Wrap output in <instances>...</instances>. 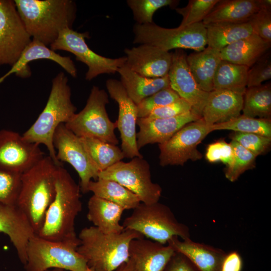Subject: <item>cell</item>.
<instances>
[{"label":"cell","instance_id":"5","mask_svg":"<svg viewBox=\"0 0 271 271\" xmlns=\"http://www.w3.org/2000/svg\"><path fill=\"white\" fill-rule=\"evenodd\" d=\"M142 237L141 234L131 230L105 234L92 226L80 232L77 250L92 271H115L129 259L130 242Z\"/></svg>","mask_w":271,"mask_h":271},{"label":"cell","instance_id":"40","mask_svg":"<svg viewBox=\"0 0 271 271\" xmlns=\"http://www.w3.org/2000/svg\"><path fill=\"white\" fill-rule=\"evenodd\" d=\"M180 97L170 86L146 98L137 105L138 118L147 117L154 109L171 103Z\"/></svg>","mask_w":271,"mask_h":271},{"label":"cell","instance_id":"3","mask_svg":"<svg viewBox=\"0 0 271 271\" xmlns=\"http://www.w3.org/2000/svg\"><path fill=\"white\" fill-rule=\"evenodd\" d=\"M50 157L45 156L22 174L16 205L25 214L36 235L55 194L58 167Z\"/></svg>","mask_w":271,"mask_h":271},{"label":"cell","instance_id":"31","mask_svg":"<svg viewBox=\"0 0 271 271\" xmlns=\"http://www.w3.org/2000/svg\"><path fill=\"white\" fill-rule=\"evenodd\" d=\"M88 192L113 202L124 210L133 209L141 203L139 197L118 182L111 180L97 179L90 182Z\"/></svg>","mask_w":271,"mask_h":271},{"label":"cell","instance_id":"30","mask_svg":"<svg viewBox=\"0 0 271 271\" xmlns=\"http://www.w3.org/2000/svg\"><path fill=\"white\" fill-rule=\"evenodd\" d=\"M205 26L208 47L219 51L235 41L254 34L248 21L217 23Z\"/></svg>","mask_w":271,"mask_h":271},{"label":"cell","instance_id":"10","mask_svg":"<svg viewBox=\"0 0 271 271\" xmlns=\"http://www.w3.org/2000/svg\"><path fill=\"white\" fill-rule=\"evenodd\" d=\"M98 178L118 182L145 204L159 202L161 196L162 188L152 182L150 165L144 157H134L128 162L121 161L99 172Z\"/></svg>","mask_w":271,"mask_h":271},{"label":"cell","instance_id":"4","mask_svg":"<svg viewBox=\"0 0 271 271\" xmlns=\"http://www.w3.org/2000/svg\"><path fill=\"white\" fill-rule=\"evenodd\" d=\"M68 78L61 72L52 80L46 104L34 123L22 135L27 141L46 147L49 156L56 165L62 166L56 158L53 144L54 134L58 126L67 123L76 113L71 101V91Z\"/></svg>","mask_w":271,"mask_h":271},{"label":"cell","instance_id":"32","mask_svg":"<svg viewBox=\"0 0 271 271\" xmlns=\"http://www.w3.org/2000/svg\"><path fill=\"white\" fill-rule=\"evenodd\" d=\"M249 68L221 60L213 80V90H227L242 94L247 87Z\"/></svg>","mask_w":271,"mask_h":271},{"label":"cell","instance_id":"16","mask_svg":"<svg viewBox=\"0 0 271 271\" xmlns=\"http://www.w3.org/2000/svg\"><path fill=\"white\" fill-rule=\"evenodd\" d=\"M40 145L26 140L19 133L0 130V167L22 174L45 157Z\"/></svg>","mask_w":271,"mask_h":271},{"label":"cell","instance_id":"21","mask_svg":"<svg viewBox=\"0 0 271 271\" xmlns=\"http://www.w3.org/2000/svg\"><path fill=\"white\" fill-rule=\"evenodd\" d=\"M175 252L168 244L144 237L133 239L129 247V257L136 271H164Z\"/></svg>","mask_w":271,"mask_h":271},{"label":"cell","instance_id":"48","mask_svg":"<svg viewBox=\"0 0 271 271\" xmlns=\"http://www.w3.org/2000/svg\"><path fill=\"white\" fill-rule=\"evenodd\" d=\"M115 271H136L133 260L129 257V259L120 266Z\"/></svg>","mask_w":271,"mask_h":271},{"label":"cell","instance_id":"37","mask_svg":"<svg viewBox=\"0 0 271 271\" xmlns=\"http://www.w3.org/2000/svg\"><path fill=\"white\" fill-rule=\"evenodd\" d=\"M172 0H128L126 3L131 10L137 24L145 25L153 23V17L159 9L176 4Z\"/></svg>","mask_w":271,"mask_h":271},{"label":"cell","instance_id":"27","mask_svg":"<svg viewBox=\"0 0 271 271\" xmlns=\"http://www.w3.org/2000/svg\"><path fill=\"white\" fill-rule=\"evenodd\" d=\"M260 10L258 0H219L202 23H243Z\"/></svg>","mask_w":271,"mask_h":271},{"label":"cell","instance_id":"11","mask_svg":"<svg viewBox=\"0 0 271 271\" xmlns=\"http://www.w3.org/2000/svg\"><path fill=\"white\" fill-rule=\"evenodd\" d=\"M88 33H79L72 28L62 30L55 41L50 46L53 51L63 50L72 53L78 61L86 64L88 71L85 75L87 80H91L103 74H114L123 66L126 57L110 58L101 56L90 49L85 42L89 38Z\"/></svg>","mask_w":271,"mask_h":271},{"label":"cell","instance_id":"14","mask_svg":"<svg viewBox=\"0 0 271 271\" xmlns=\"http://www.w3.org/2000/svg\"><path fill=\"white\" fill-rule=\"evenodd\" d=\"M31 41L14 1L0 0V66L15 65Z\"/></svg>","mask_w":271,"mask_h":271},{"label":"cell","instance_id":"49","mask_svg":"<svg viewBox=\"0 0 271 271\" xmlns=\"http://www.w3.org/2000/svg\"><path fill=\"white\" fill-rule=\"evenodd\" d=\"M47 271H68L63 269H60V268H53V269H50L49 270H47Z\"/></svg>","mask_w":271,"mask_h":271},{"label":"cell","instance_id":"20","mask_svg":"<svg viewBox=\"0 0 271 271\" xmlns=\"http://www.w3.org/2000/svg\"><path fill=\"white\" fill-rule=\"evenodd\" d=\"M0 233L9 237L24 265L28 242L36 234L29 219L16 205L0 203Z\"/></svg>","mask_w":271,"mask_h":271},{"label":"cell","instance_id":"23","mask_svg":"<svg viewBox=\"0 0 271 271\" xmlns=\"http://www.w3.org/2000/svg\"><path fill=\"white\" fill-rule=\"evenodd\" d=\"M243 94L227 90H213L209 95L202 118L210 125L224 122L240 115Z\"/></svg>","mask_w":271,"mask_h":271},{"label":"cell","instance_id":"33","mask_svg":"<svg viewBox=\"0 0 271 271\" xmlns=\"http://www.w3.org/2000/svg\"><path fill=\"white\" fill-rule=\"evenodd\" d=\"M99 173L121 161L124 156L118 147L99 139L79 137Z\"/></svg>","mask_w":271,"mask_h":271},{"label":"cell","instance_id":"44","mask_svg":"<svg viewBox=\"0 0 271 271\" xmlns=\"http://www.w3.org/2000/svg\"><path fill=\"white\" fill-rule=\"evenodd\" d=\"M253 33L271 43V9H261L248 20Z\"/></svg>","mask_w":271,"mask_h":271},{"label":"cell","instance_id":"43","mask_svg":"<svg viewBox=\"0 0 271 271\" xmlns=\"http://www.w3.org/2000/svg\"><path fill=\"white\" fill-rule=\"evenodd\" d=\"M205 158L210 163L220 161L227 167L230 165L233 161V149L230 143H227L224 140H219L208 146Z\"/></svg>","mask_w":271,"mask_h":271},{"label":"cell","instance_id":"42","mask_svg":"<svg viewBox=\"0 0 271 271\" xmlns=\"http://www.w3.org/2000/svg\"><path fill=\"white\" fill-rule=\"evenodd\" d=\"M271 78V54L268 51L250 68L247 73V88L257 86Z\"/></svg>","mask_w":271,"mask_h":271},{"label":"cell","instance_id":"13","mask_svg":"<svg viewBox=\"0 0 271 271\" xmlns=\"http://www.w3.org/2000/svg\"><path fill=\"white\" fill-rule=\"evenodd\" d=\"M53 144L56 158L60 163L67 162L78 173L80 179L81 192H88L90 182L98 178L99 171L88 156L80 139L68 129L64 123L56 129Z\"/></svg>","mask_w":271,"mask_h":271},{"label":"cell","instance_id":"36","mask_svg":"<svg viewBox=\"0 0 271 271\" xmlns=\"http://www.w3.org/2000/svg\"><path fill=\"white\" fill-rule=\"evenodd\" d=\"M230 144L233 149V158L225 170V176L233 182L244 172L254 167L256 156L235 141L232 140Z\"/></svg>","mask_w":271,"mask_h":271},{"label":"cell","instance_id":"25","mask_svg":"<svg viewBox=\"0 0 271 271\" xmlns=\"http://www.w3.org/2000/svg\"><path fill=\"white\" fill-rule=\"evenodd\" d=\"M271 43L255 34L240 39L220 51L221 59L250 68L269 51Z\"/></svg>","mask_w":271,"mask_h":271},{"label":"cell","instance_id":"46","mask_svg":"<svg viewBox=\"0 0 271 271\" xmlns=\"http://www.w3.org/2000/svg\"><path fill=\"white\" fill-rule=\"evenodd\" d=\"M164 271H199L183 254L175 251Z\"/></svg>","mask_w":271,"mask_h":271},{"label":"cell","instance_id":"19","mask_svg":"<svg viewBox=\"0 0 271 271\" xmlns=\"http://www.w3.org/2000/svg\"><path fill=\"white\" fill-rule=\"evenodd\" d=\"M202 117L193 111L170 118L150 119L138 118L137 133L139 150L149 144H163L168 141L186 124L200 119Z\"/></svg>","mask_w":271,"mask_h":271},{"label":"cell","instance_id":"38","mask_svg":"<svg viewBox=\"0 0 271 271\" xmlns=\"http://www.w3.org/2000/svg\"><path fill=\"white\" fill-rule=\"evenodd\" d=\"M218 1L190 0L186 7L176 9V12L183 17L180 26H187L202 22Z\"/></svg>","mask_w":271,"mask_h":271},{"label":"cell","instance_id":"15","mask_svg":"<svg viewBox=\"0 0 271 271\" xmlns=\"http://www.w3.org/2000/svg\"><path fill=\"white\" fill-rule=\"evenodd\" d=\"M106 86L110 97L118 105V119L115 122L120 132L121 150L124 158L143 157L137 142V105L129 97L120 81L109 79L106 81Z\"/></svg>","mask_w":271,"mask_h":271},{"label":"cell","instance_id":"6","mask_svg":"<svg viewBox=\"0 0 271 271\" xmlns=\"http://www.w3.org/2000/svg\"><path fill=\"white\" fill-rule=\"evenodd\" d=\"M124 230H131L163 244L174 237L190 238L189 227L178 221L171 209L157 202L141 203L124 220Z\"/></svg>","mask_w":271,"mask_h":271},{"label":"cell","instance_id":"8","mask_svg":"<svg viewBox=\"0 0 271 271\" xmlns=\"http://www.w3.org/2000/svg\"><path fill=\"white\" fill-rule=\"evenodd\" d=\"M134 44H149L169 52L189 49L200 52L207 45V31L202 22L176 28L161 27L154 23L136 24L133 28Z\"/></svg>","mask_w":271,"mask_h":271},{"label":"cell","instance_id":"29","mask_svg":"<svg viewBox=\"0 0 271 271\" xmlns=\"http://www.w3.org/2000/svg\"><path fill=\"white\" fill-rule=\"evenodd\" d=\"M190 71L198 86L203 91L213 90V80L221 60L220 51L207 47L186 57Z\"/></svg>","mask_w":271,"mask_h":271},{"label":"cell","instance_id":"12","mask_svg":"<svg viewBox=\"0 0 271 271\" xmlns=\"http://www.w3.org/2000/svg\"><path fill=\"white\" fill-rule=\"evenodd\" d=\"M212 125L206 123L202 117L190 122L167 142L159 144L160 165H183L187 161H196L202 155L197 150L198 145L210 132Z\"/></svg>","mask_w":271,"mask_h":271},{"label":"cell","instance_id":"24","mask_svg":"<svg viewBox=\"0 0 271 271\" xmlns=\"http://www.w3.org/2000/svg\"><path fill=\"white\" fill-rule=\"evenodd\" d=\"M48 59L59 64L73 77L77 76L75 65L69 57L63 56L57 53L42 43L32 39L26 47L17 63L2 77L5 80L10 75L15 73L22 78H28L31 75L29 63L36 60Z\"/></svg>","mask_w":271,"mask_h":271},{"label":"cell","instance_id":"34","mask_svg":"<svg viewBox=\"0 0 271 271\" xmlns=\"http://www.w3.org/2000/svg\"><path fill=\"white\" fill-rule=\"evenodd\" d=\"M243 115L270 119V83L246 88L243 95Z\"/></svg>","mask_w":271,"mask_h":271},{"label":"cell","instance_id":"28","mask_svg":"<svg viewBox=\"0 0 271 271\" xmlns=\"http://www.w3.org/2000/svg\"><path fill=\"white\" fill-rule=\"evenodd\" d=\"M120 82L131 100L138 104L143 99L170 87L168 75L158 78L141 76L128 68L125 64L118 68Z\"/></svg>","mask_w":271,"mask_h":271},{"label":"cell","instance_id":"1","mask_svg":"<svg viewBox=\"0 0 271 271\" xmlns=\"http://www.w3.org/2000/svg\"><path fill=\"white\" fill-rule=\"evenodd\" d=\"M80 187L62 166L58 168L54 198L36 234L56 241L79 243L75 228L77 216L82 210Z\"/></svg>","mask_w":271,"mask_h":271},{"label":"cell","instance_id":"47","mask_svg":"<svg viewBox=\"0 0 271 271\" xmlns=\"http://www.w3.org/2000/svg\"><path fill=\"white\" fill-rule=\"evenodd\" d=\"M243 260L236 251H232L226 254L222 262L220 271H242Z\"/></svg>","mask_w":271,"mask_h":271},{"label":"cell","instance_id":"45","mask_svg":"<svg viewBox=\"0 0 271 271\" xmlns=\"http://www.w3.org/2000/svg\"><path fill=\"white\" fill-rule=\"evenodd\" d=\"M193 111L191 105L184 99L178 100L153 110L146 117L150 119L175 117Z\"/></svg>","mask_w":271,"mask_h":271},{"label":"cell","instance_id":"39","mask_svg":"<svg viewBox=\"0 0 271 271\" xmlns=\"http://www.w3.org/2000/svg\"><path fill=\"white\" fill-rule=\"evenodd\" d=\"M22 174L0 167V203L16 205Z\"/></svg>","mask_w":271,"mask_h":271},{"label":"cell","instance_id":"26","mask_svg":"<svg viewBox=\"0 0 271 271\" xmlns=\"http://www.w3.org/2000/svg\"><path fill=\"white\" fill-rule=\"evenodd\" d=\"M124 210L121 206L93 195L88 202L87 218L104 233H119L124 230L119 223Z\"/></svg>","mask_w":271,"mask_h":271},{"label":"cell","instance_id":"7","mask_svg":"<svg viewBox=\"0 0 271 271\" xmlns=\"http://www.w3.org/2000/svg\"><path fill=\"white\" fill-rule=\"evenodd\" d=\"M78 243L47 240L35 235L27 248L25 271H47L53 268L68 271H92L78 252Z\"/></svg>","mask_w":271,"mask_h":271},{"label":"cell","instance_id":"2","mask_svg":"<svg viewBox=\"0 0 271 271\" xmlns=\"http://www.w3.org/2000/svg\"><path fill=\"white\" fill-rule=\"evenodd\" d=\"M17 11L32 39L50 46L60 32L72 28L76 6L71 0H15Z\"/></svg>","mask_w":271,"mask_h":271},{"label":"cell","instance_id":"9","mask_svg":"<svg viewBox=\"0 0 271 271\" xmlns=\"http://www.w3.org/2000/svg\"><path fill=\"white\" fill-rule=\"evenodd\" d=\"M108 102L106 92L93 86L83 109L65 124L66 127L79 137L96 138L116 145L118 140L114 130L117 126L106 112Z\"/></svg>","mask_w":271,"mask_h":271},{"label":"cell","instance_id":"18","mask_svg":"<svg viewBox=\"0 0 271 271\" xmlns=\"http://www.w3.org/2000/svg\"><path fill=\"white\" fill-rule=\"evenodd\" d=\"M125 65L138 74L149 78L168 75L172 61V53L149 44L125 49Z\"/></svg>","mask_w":271,"mask_h":271},{"label":"cell","instance_id":"22","mask_svg":"<svg viewBox=\"0 0 271 271\" xmlns=\"http://www.w3.org/2000/svg\"><path fill=\"white\" fill-rule=\"evenodd\" d=\"M167 244L185 256L199 271H220L226 254L221 248L194 241L190 238L180 240L174 237Z\"/></svg>","mask_w":271,"mask_h":271},{"label":"cell","instance_id":"41","mask_svg":"<svg viewBox=\"0 0 271 271\" xmlns=\"http://www.w3.org/2000/svg\"><path fill=\"white\" fill-rule=\"evenodd\" d=\"M230 138L256 157L264 153L271 143V137L253 133L234 131Z\"/></svg>","mask_w":271,"mask_h":271},{"label":"cell","instance_id":"35","mask_svg":"<svg viewBox=\"0 0 271 271\" xmlns=\"http://www.w3.org/2000/svg\"><path fill=\"white\" fill-rule=\"evenodd\" d=\"M213 131L231 130L271 137V120L240 115L228 121L211 125Z\"/></svg>","mask_w":271,"mask_h":271},{"label":"cell","instance_id":"17","mask_svg":"<svg viewBox=\"0 0 271 271\" xmlns=\"http://www.w3.org/2000/svg\"><path fill=\"white\" fill-rule=\"evenodd\" d=\"M187 56L181 49H176L172 53L168 74L170 86L191 105L194 112L202 117L209 92L202 90L196 83L189 69Z\"/></svg>","mask_w":271,"mask_h":271}]
</instances>
